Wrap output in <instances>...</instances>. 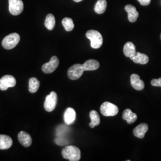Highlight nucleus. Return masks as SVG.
<instances>
[{
    "label": "nucleus",
    "mask_w": 161,
    "mask_h": 161,
    "mask_svg": "<svg viewBox=\"0 0 161 161\" xmlns=\"http://www.w3.org/2000/svg\"><path fill=\"white\" fill-rule=\"evenodd\" d=\"M62 154L64 159L70 161H78L80 159V151L74 146H68L62 151Z\"/></svg>",
    "instance_id": "nucleus-1"
},
{
    "label": "nucleus",
    "mask_w": 161,
    "mask_h": 161,
    "mask_svg": "<svg viewBox=\"0 0 161 161\" xmlns=\"http://www.w3.org/2000/svg\"><path fill=\"white\" fill-rule=\"evenodd\" d=\"M86 36L91 41V47L92 48L98 49L102 46L103 37L97 31L89 30L86 32Z\"/></svg>",
    "instance_id": "nucleus-2"
},
{
    "label": "nucleus",
    "mask_w": 161,
    "mask_h": 161,
    "mask_svg": "<svg viewBox=\"0 0 161 161\" xmlns=\"http://www.w3.org/2000/svg\"><path fill=\"white\" fill-rule=\"evenodd\" d=\"M20 35L17 33L8 35L2 41V46L7 50H11L17 46L20 41Z\"/></svg>",
    "instance_id": "nucleus-3"
},
{
    "label": "nucleus",
    "mask_w": 161,
    "mask_h": 161,
    "mask_svg": "<svg viewBox=\"0 0 161 161\" xmlns=\"http://www.w3.org/2000/svg\"><path fill=\"white\" fill-rule=\"evenodd\" d=\"M100 111L102 114L105 116H114L117 115L119 109L116 105L105 102L100 106Z\"/></svg>",
    "instance_id": "nucleus-4"
},
{
    "label": "nucleus",
    "mask_w": 161,
    "mask_h": 161,
    "mask_svg": "<svg viewBox=\"0 0 161 161\" xmlns=\"http://www.w3.org/2000/svg\"><path fill=\"white\" fill-rule=\"evenodd\" d=\"M85 70L81 64H75L71 66L68 71V77L72 80H76L82 75Z\"/></svg>",
    "instance_id": "nucleus-5"
},
{
    "label": "nucleus",
    "mask_w": 161,
    "mask_h": 161,
    "mask_svg": "<svg viewBox=\"0 0 161 161\" xmlns=\"http://www.w3.org/2000/svg\"><path fill=\"white\" fill-rule=\"evenodd\" d=\"M57 103L58 95L56 92H52L49 95L47 96L46 98V100L44 102V109L48 112H52L55 109Z\"/></svg>",
    "instance_id": "nucleus-6"
},
{
    "label": "nucleus",
    "mask_w": 161,
    "mask_h": 161,
    "mask_svg": "<svg viewBox=\"0 0 161 161\" xmlns=\"http://www.w3.org/2000/svg\"><path fill=\"white\" fill-rule=\"evenodd\" d=\"M9 12L12 15L17 16L23 12L24 8L22 0H8Z\"/></svg>",
    "instance_id": "nucleus-7"
},
{
    "label": "nucleus",
    "mask_w": 161,
    "mask_h": 161,
    "mask_svg": "<svg viewBox=\"0 0 161 161\" xmlns=\"http://www.w3.org/2000/svg\"><path fill=\"white\" fill-rule=\"evenodd\" d=\"M16 84V80L12 75H7L0 79V90L6 91L8 88L13 87Z\"/></svg>",
    "instance_id": "nucleus-8"
},
{
    "label": "nucleus",
    "mask_w": 161,
    "mask_h": 161,
    "mask_svg": "<svg viewBox=\"0 0 161 161\" xmlns=\"http://www.w3.org/2000/svg\"><path fill=\"white\" fill-rule=\"evenodd\" d=\"M59 64V60L56 56H53L50 62L44 64L42 66V70L45 74H51L57 69Z\"/></svg>",
    "instance_id": "nucleus-9"
},
{
    "label": "nucleus",
    "mask_w": 161,
    "mask_h": 161,
    "mask_svg": "<svg viewBox=\"0 0 161 161\" xmlns=\"http://www.w3.org/2000/svg\"><path fill=\"white\" fill-rule=\"evenodd\" d=\"M18 139L20 144L24 147H28L32 143V139L28 132L22 131L18 134Z\"/></svg>",
    "instance_id": "nucleus-10"
},
{
    "label": "nucleus",
    "mask_w": 161,
    "mask_h": 161,
    "mask_svg": "<svg viewBox=\"0 0 161 161\" xmlns=\"http://www.w3.org/2000/svg\"><path fill=\"white\" fill-rule=\"evenodd\" d=\"M125 10L128 13V20L130 22H135L139 16V13L137 11L136 8L131 4H128L125 7Z\"/></svg>",
    "instance_id": "nucleus-11"
},
{
    "label": "nucleus",
    "mask_w": 161,
    "mask_h": 161,
    "mask_svg": "<svg viewBox=\"0 0 161 161\" xmlns=\"http://www.w3.org/2000/svg\"><path fill=\"white\" fill-rule=\"evenodd\" d=\"M76 119V112L72 108H68L64 114V121L68 125L72 124Z\"/></svg>",
    "instance_id": "nucleus-12"
},
{
    "label": "nucleus",
    "mask_w": 161,
    "mask_h": 161,
    "mask_svg": "<svg viewBox=\"0 0 161 161\" xmlns=\"http://www.w3.org/2000/svg\"><path fill=\"white\" fill-rule=\"evenodd\" d=\"M130 80H131V84L135 90L140 91L144 88V82L140 80V76L137 74H132L131 75Z\"/></svg>",
    "instance_id": "nucleus-13"
},
{
    "label": "nucleus",
    "mask_w": 161,
    "mask_h": 161,
    "mask_svg": "<svg viewBox=\"0 0 161 161\" xmlns=\"http://www.w3.org/2000/svg\"><path fill=\"white\" fill-rule=\"evenodd\" d=\"M148 125L146 124H141L138 125V126L136 127L134 130H133V133L134 135L139 138H144L145 134L147 131L148 130Z\"/></svg>",
    "instance_id": "nucleus-14"
},
{
    "label": "nucleus",
    "mask_w": 161,
    "mask_h": 161,
    "mask_svg": "<svg viewBox=\"0 0 161 161\" xmlns=\"http://www.w3.org/2000/svg\"><path fill=\"white\" fill-rule=\"evenodd\" d=\"M13 144L12 138L7 135L0 134V150H6L11 147Z\"/></svg>",
    "instance_id": "nucleus-15"
},
{
    "label": "nucleus",
    "mask_w": 161,
    "mask_h": 161,
    "mask_svg": "<svg viewBox=\"0 0 161 161\" xmlns=\"http://www.w3.org/2000/svg\"><path fill=\"white\" fill-rule=\"evenodd\" d=\"M124 53L127 58H131L134 57L136 54V47L134 44L131 42H127L124 47Z\"/></svg>",
    "instance_id": "nucleus-16"
},
{
    "label": "nucleus",
    "mask_w": 161,
    "mask_h": 161,
    "mask_svg": "<svg viewBox=\"0 0 161 161\" xmlns=\"http://www.w3.org/2000/svg\"><path fill=\"white\" fill-rule=\"evenodd\" d=\"M130 59L132 60L135 64H146L149 62V57L146 54L141 53L140 52L136 53V55Z\"/></svg>",
    "instance_id": "nucleus-17"
},
{
    "label": "nucleus",
    "mask_w": 161,
    "mask_h": 161,
    "mask_svg": "<svg viewBox=\"0 0 161 161\" xmlns=\"http://www.w3.org/2000/svg\"><path fill=\"white\" fill-rule=\"evenodd\" d=\"M122 118L127 121L128 124H131L137 120V116L136 114L133 113L130 109H127L124 111L122 114Z\"/></svg>",
    "instance_id": "nucleus-18"
},
{
    "label": "nucleus",
    "mask_w": 161,
    "mask_h": 161,
    "mask_svg": "<svg viewBox=\"0 0 161 161\" xmlns=\"http://www.w3.org/2000/svg\"><path fill=\"white\" fill-rule=\"evenodd\" d=\"M82 65L85 71H91L97 70L100 66V64L96 60L90 59L86 60Z\"/></svg>",
    "instance_id": "nucleus-19"
},
{
    "label": "nucleus",
    "mask_w": 161,
    "mask_h": 161,
    "mask_svg": "<svg viewBox=\"0 0 161 161\" xmlns=\"http://www.w3.org/2000/svg\"><path fill=\"white\" fill-rule=\"evenodd\" d=\"M90 117L91 119V122L89 124V125L92 128H93L100 124V116L96 110H92L90 112Z\"/></svg>",
    "instance_id": "nucleus-20"
},
{
    "label": "nucleus",
    "mask_w": 161,
    "mask_h": 161,
    "mask_svg": "<svg viewBox=\"0 0 161 161\" xmlns=\"http://www.w3.org/2000/svg\"><path fill=\"white\" fill-rule=\"evenodd\" d=\"M40 86V82L36 78H31L29 81V91L31 93H35L38 91Z\"/></svg>",
    "instance_id": "nucleus-21"
},
{
    "label": "nucleus",
    "mask_w": 161,
    "mask_h": 161,
    "mask_svg": "<svg viewBox=\"0 0 161 161\" xmlns=\"http://www.w3.org/2000/svg\"><path fill=\"white\" fill-rule=\"evenodd\" d=\"M107 2L106 0H98L94 7V11L97 14H103L106 11Z\"/></svg>",
    "instance_id": "nucleus-22"
},
{
    "label": "nucleus",
    "mask_w": 161,
    "mask_h": 161,
    "mask_svg": "<svg viewBox=\"0 0 161 161\" xmlns=\"http://www.w3.org/2000/svg\"><path fill=\"white\" fill-rule=\"evenodd\" d=\"M44 24L47 29L50 31H52L54 29L56 24V20H55V17L53 16V14H48L47 16Z\"/></svg>",
    "instance_id": "nucleus-23"
},
{
    "label": "nucleus",
    "mask_w": 161,
    "mask_h": 161,
    "mask_svg": "<svg viewBox=\"0 0 161 161\" xmlns=\"http://www.w3.org/2000/svg\"><path fill=\"white\" fill-rule=\"evenodd\" d=\"M62 25L66 31L70 32L74 28V24L72 19L65 17L62 20Z\"/></svg>",
    "instance_id": "nucleus-24"
},
{
    "label": "nucleus",
    "mask_w": 161,
    "mask_h": 161,
    "mask_svg": "<svg viewBox=\"0 0 161 161\" xmlns=\"http://www.w3.org/2000/svg\"><path fill=\"white\" fill-rule=\"evenodd\" d=\"M68 128L64 125H61L58 127L56 130L58 137H62V135H64V134L68 131Z\"/></svg>",
    "instance_id": "nucleus-25"
},
{
    "label": "nucleus",
    "mask_w": 161,
    "mask_h": 161,
    "mask_svg": "<svg viewBox=\"0 0 161 161\" xmlns=\"http://www.w3.org/2000/svg\"><path fill=\"white\" fill-rule=\"evenodd\" d=\"M55 142L60 146H64L67 143L66 140L63 137H58L55 140Z\"/></svg>",
    "instance_id": "nucleus-26"
},
{
    "label": "nucleus",
    "mask_w": 161,
    "mask_h": 161,
    "mask_svg": "<svg viewBox=\"0 0 161 161\" xmlns=\"http://www.w3.org/2000/svg\"><path fill=\"white\" fill-rule=\"evenodd\" d=\"M151 84L154 86H161V78L152 80L151 81Z\"/></svg>",
    "instance_id": "nucleus-27"
},
{
    "label": "nucleus",
    "mask_w": 161,
    "mask_h": 161,
    "mask_svg": "<svg viewBox=\"0 0 161 161\" xmlns=\"http://www.w3.org/2000/svg\"><path fill=\"white\" fill-rule=\"evenodd\" d=\"M142 6H147L150 3L151 0H138Z\"/></svg>",
    "instance_id": "nucleus-28"
},
{
    "label": "nucleus",
    "mask_w": 161,
    "mask_h": 161,
    "mask_svg": "<svg viewBox=\"0 0 161 161\" xmlns=\"http://www.w3.org/2000/svg\"><path fill=\"white\" fill-rule=\"evenodd\" d=\"M75 2H76V3H79V2H80V1H82V0H74Z\"/></svg>",
    "instance_id": "nucleus-29"
},
{
    "label": "nucleus",
    "mask_w": 161,
    "mask_h": 161,
    "mask_svg": "<svg viewBox=\"0 0 161 161\" xmlns=\"http://www.w3.org/2000/svg\"></svg>",
    "instance_id": "nucleus-30"
}]
</instances>
